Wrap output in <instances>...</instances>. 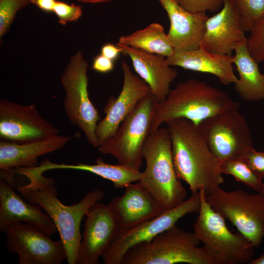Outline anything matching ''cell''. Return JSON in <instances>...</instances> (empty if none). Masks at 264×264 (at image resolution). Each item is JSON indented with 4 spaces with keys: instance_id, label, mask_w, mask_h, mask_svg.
<instances>
[{
    "instance_id": "6da1fadb",
    "label": "cell",
    "mask_w": 264,
    "mask_h": 264,
    "mask_svg": "<svg viewBox=\"0 0 264 264\" xmlns=\"http://www.w3.org/2000/svg\"><path fill=\"white\" fill-rule=\"evenodd\" d=\"M14 174L26 176L29 182L18 186V191L27 201L40 205L50 217L59 234L60 241L65 250L68 264H77L79 248L82 238L80 225L90 208L105 197L102 190L97 189L88 192L79 202L67 206L57 198L55 180L47 177L33 167L19 168Z\"/></svg>"
},
{
    "instance_id": "7a4b0ae2",
    "label": "cell",
    "mask_w": 264,
    "mask_h": 264,
    "mask_svg": "<svg viewBox=\"0 0 264 264\" xmlns=\"http://www.w3.org/2000/svg\"><path fill=\"white\" fill-rule=\"evenodd\" d=\"M167 124L176 173L189 185L192 193L204 190L207 194L223 184L219 160L210 150L198 126L183 118Z\"/></svg>"
},
{
    "instance_id": "3957f363",
    "label": "cell",
    "mask_w": 264,
    "mask_h": 264,
    "mask_svg": "<svg viewBox=\"0 0 264 264\" xmlns=\"http://www.w3.org/2000/svg\"><path fill=\"white\" fill-rule=\"evenodd\" d=\"M240 104L226 91L204 81L191 78L177 84L165 99L158 103L150 132L163 123L185 118L198 126L202 120L225 111L239 109Z\"/></svg>"
},
{
    "instance_id": "277c9868",
    "label": "cell",
    "mask_w": 264,
    "mask_h": 264,
    "mask_svg": "<svg viewBox=\"0 0 264 264\" xmlns=\"http://www.w3.org/2000/svg\"><path fill=\"white\" fill-rule=\"evenodd\" d=\"M146 162L139 181L165 211L184 201L187 191L176 173L167 128L150 132L142 149Z\"/></svg>"
},
{
    "instance_id": "5b68a950",
    "label": "cell",
    "mask_w": 264,
    "mask_h": 264,
    "mask_svg": "<svg viewBox=\"0 0 264 264\" xmlns=\"http://www.w3.org/2000/svg\"><path fill=\"white\" fill-rule=\"evenodd\" d=\"M200 206L193 232L214 264H244L255 256L254 247L240 233L228 228L225 219L207 201L199 191Z\"/></svg>"
},
{
    "instance_id": "8992f818",
    "label": "cell",
    "mask_w": 264,
    "mask_h": 264,
    "mask_svg": "<svg viewBox=\"0 0 264 264\" xmlns=\"http://www.w3.org/2000/svg\"><path fill=\"white\" fill-rule=\"evenodd\" d=\"M194 232L176 224L152 240L136 244L124 255L121 264H214Z\"/></svg>"
},
{
    "instance_id": "52a82bcc",
    "label": "cell",
    "mask_w": 264,
    "mask_h": 264,
    "mask_svg": "<svg viewBox=\"0 0 264 264\" xmlns=\"http://www.w3.org/2000/svg\"><path fill=\"white\" fill-rule=\"evenodd\" d=\"M158 103L151 91L123 121L115 133L99 145V152L112 155L119 164L140 171L143 159V147L150 133Z\"/></svg>"
},
{
    "instance_id": "ba28073f",
    "label": "cell",
    "mask_w": 264,
    "mask_h": 264,
    "mask_svg": "<svg viewBox=\"0 0 264 264\" xmlns=\"http://www.w3.org/2000/svg\"><path fill=\"white\" fill-rule=\"evenodd\" d=\"M88 66L81 51L70 58L61 76V83L65 91L63 106L71 123L82 131L90 145L98 148L99 143L96 128L101 118L89 97Z\"/></svg>"
},
{
    "instance_id": "9c48e42d",
    "label": "cell",
    "mask_w": 264,
    "mask_h": 264,
    "mask_svg": "<svg viewBox=\"0 0 264 264\" xmlns=\"http://www.w3.org/2000/svg\"><path fill=\"white\" fill-rule=\"evenodd\" d=\"M212 208L236 227L255 248L264 238V194L242 190L226 191L218 187L205 194Z\"/></svg>"
},
{
    "instance_id": "30bf717a",
    "label": "cell",
    "mask_w": 264,
    "mask_h": 264,
    "mask_svg": "<svg viewBox=\"0 0 264 264\" xmlns=\"http://www.w3.org/2000/svg\"><path fill=\"white\" fill-rule=\"evenodd\" d=\"M200 206L199 191L176 206L165 210L159 216L131 229H118L101 258L104 264H121L125 254L139 243L149 242L176 224L188 214L198 212Z\"/></svg>"
},
{
    "instance_id": "8fae6325",
    "label": "cell",
    "mask_w": 264,
    "mask_h": 264,
    "mask_svg": "<svg viewBox=\"0 0 264 264\" xmlns=\"http://www.w3.org/2000/svg\"><path fill=\"white\" fill-rule=\"evenodd\" d=\"M198 127L210 150L219 161L239 156L245 149L254 147L247 123L238 109L208 117Z\"/></svg>"
},
{
    "instance_id": "7c38bea8",
    "label": "cell",
    "mask_w": 264,
    "mask_h": 264,
    "mask_svg": "<svg viewBox=\"0 0 264 264\" xmlns=\"http://www.w3.org/2000/svg\"><path fill=\"white\" fill-rule=\"evenodd\" d=\"M3 232L7 249L19 256V264H61L66 259L61 241L52 240L26 223L14 222Z\"/></svg>"
},
{
    "instance_id": "4fadbf2b",
    "label": "cell",
    "mask_w": 264,
    "mask_h": 264,
    "mask_svg": "<svg viewBox=\"0 0 264 264\" xmlns=\"http://www.w3.org/2000/svg\"><path fill=\"white\" fill-rule=\"evenodd\" d=\"M58 133V130L40 114L34 104L0 100V140L26 143L44 140Z\"/></svg>"
},
{
    "instance_id": "5bb4252c",
    "label": "cell",
    "mask_w": 264,
    "mask_h": 264,
    "mask_svg": "<svg viewBox=\"0 0 264 264\" xmlns=\"http://www.w3.org/2000/svg\"><path fill=\"white\" fill-rule=\"evenodd\" d=\"M121 67L124 77L122 90L117 98L111 97L108 100L103 109L106 115L96 126V134L99 145L115 133L123 121L151 91L147 83L133 73L123 60Z\"/></svg>"
},
{
    "instance_id": "9a60e30c",
    "label": "cell",
    "mask_w": 264,
    "mask_h": 264,
    "mask_svg": "<svg viewBox=\"0 0 264 264\" xmlns=\"http://www.w3.org/2000/svg\"><path fill=\"white\" fill-rule=\"evenodd\" d=\"M77 264H99L118 230L107 205L98 201L86 215Z\"/></svg>"
},
{
    "instance_id": "2e32d148",
    "label": "cell",
    "mask_w": 264,
    "mask_h": 264,
    "mask_svg": "<svg viewBox=\"0 0 264 264\" xmlns=\"http://www.w3.org/2000/svg\"><path fill=\"white\" fill-rule=\"evenodd\" d=\"M247 40L238 8L232 0H224L221 9L207 19L200 46L214 53L231 56L237 46Z\"/></svg>"
},
{
    "instance_id": "e0dca14e",
    "label": "cell",
    "mask_w": 264,
    "mask_h": 264,
    "mask_svg": "<svg viewBox=\"0 0 264 264\" xmlns=\"http://www.w3.org/2000/svg\"><path fill=\"white\" fill-rule=\"evenodd\" d=\"M125 189L123 195L113 198L107 205L118 229H131L164 211L139 181Z\"/></svg>"
},
{
    "instance_id": "ac0fdd59",
    "label": "cell",
    "mask_w": 264,
    "mask_h": 264,
    "mask_svg": "<svg viewBox=\"0 0 264 264\" xmlns=\"http://www.w3.org/2000/svg\"><path fill=\"white\" fill-rule=\"evenodd\" d=\"M72 138L58 134L44 140L26 143L0 140V179L12 184L15 169L38 166L40 156L62 149Z\"/></svg>"
},
{
    "instance_id": "d6986e66",
    "label": "cell",
    "mask_w": 264,
    "mask_h": 264,
    "mask_svg": "<svg viewBox=\"0 0 264 264\" xmlns=\"http://www.w3.org/2000/svg\"><path fill=\"white\" fill-rule=\"evenodd\" d=\"M42 209L38 204L26 202L16 193L13 185L0 179V232L11 223L22 222L51 237L58 232L57 229L50 217Z\"/></svg>"
},
{
    "instance_id": "ffe728a7",
    "label": "cell",
    "mask_w": 264,
    "mask_h": 264,
    "mask_svg": "<svg viewBox=\"0 0 264 264\" xmlns=\"http://www.w3.org/2000/svg\"><path fill=\"white\" fill-rule=\"evenodd\" d=\"M167 13L170 27L168 38L175 51H187L200 46L208 17L205 13H192L176 0H158Z\"/></svg>"
},
{
    "instance_id": "44dd1931",
    "label": "cell",
    "mask_w": 264,
    "mask_h": 264,
    "mask_svg": "<svg viewBox=\"0 0 264 264\" xmlns=\"http://www.w3.org/2000/svg\"><path fill=\"white\" fill-rule=\"evenodd\" d=\"M122 53L131 60L135 71L150 88L158 103L163 101L176 78L178 71L172 67L166 57L119 43Z\"/></svg>"
},
{
    "instance_id": "7402d4cb",
    "label": "cell",
    "mask_w": 264,
    "mask_h": 264,
    "mask_svg": "<svg viewBox=\"0 0 264 264\" xmlns=\"http://www.w3.org/2000/svg\"><path fill=\"white\" fill-rule=\"evenodd\" d=\"M166 59L172 66L211 74L225 85L235 84L238 80L234 71L231 56L214 53L201 46L191 50L175 51Z\"/></svg>"
},
{
    "instance_id": "603a6c76",
    "label": "cell",
    "mask_w": 264,
    "mask_h": 264,
    "mask_svg": "<svg viewBox=\"0 0 264 264\" xmlns=\"http://www.w3.org/2000/svg\"><path fill=\"white\" fill-rule=\"evenodd\" d=\"M232 62L239 75L235 89L243 100L257 102L264 100V74L259 65L250 55L247 43L242 44L234 50Z\"/></svg>"
},
{
    "instance_id": "cb8c5ba5",
    "label": "cell",
    "mask_w": 264,
    "mask_h": 264,
    "mask_svg": "<svg viewBox=\"0 0 264 264\" xmlns=\"http://www.w3.org/2000/svg\"><path fill=\"white\" fill-rule=\"evenodd\" d=\"M38 170L44 173L53 169H71L88 172L110 181L115 188H125L133 182L139 181L142 172L128 168L122 165L111 164L105 162L98 157L93 164L78 163L67 164L56 163L46 158L43 160L37 167Z\"/></svg>"
},
{
    "instance_id": "d4e9b609",
    "label": "cell",
    "mask_w": 264,
    "mask_h": 264,
    "mask_svg": "<svg viewBox=\"0 0 264 264\" xmlns=\"http://www.w3.org/2000/svg\"><path fill=\"white\" fill-rule=\"evenodd\" d=\"M118 43L166 58L175 52L163 26L156 22L129 35L121 36Z\"/></svg>"
},
{
    "instance_id": "484cf974",
    "label": "cell",
    "mask_w": 264,
    "mask_h": 264,
    "mask_svg": "<svg viewBox=\"0 0 264 264\" xmlns=\"http://www.w3.org/2000/svg\"><path fill=\"white\" fill-rule=\"evenodd\" d=\"M219 169L221 173L229 175L258 193H262L264 188L263 179L257 175L248 166L237 156L219 161Z\"/></svg>"
},
{
    "instance_id": "4316f807",
    "label": "cell",
    "mask_w": 264,
    "mask_h": 264,
    "mask_svg": "<svg viewBox=\"0 0 264 264\" xmlns=\"http://www.w3.org/2000/svg\"><path fill=\"white\" fill-rule=\"evenodd\" d=\"M241 15L244 32H250L254 23L264 16V0H232Z\"/></svg>"
},
{
    "instance_id": "83f0119b",
    "label": "cell",
    "mask_w": 264,
    "mask_h": 264,
    "mask_svg": "<svg viewBox=\"0 0 264 264\" xmlns=\"http://www.w3.org/2000/svg\"><path fill=\"white\" fill-rule=\"evenodd\" d=\"M247 40L248 50L258 63L264 62V16L256 21Z\"/></svg>"
},
{
    "instance_id": "f1b7e54d",
    "label": "cell",
    "mask_w": 264,
    "mask_h": 264,
    "mask_svg": "<svg viewBox=\"0 0 264 264\" xmlns=\"http://www.w3.org/2000/svg\"><path fill=\"white\" fill-rule=\"evenodd\" d=\"M30 0H0V37L9 30L15 15L31 4Z\"/></svg>"
},
{
    "instance_id": "f546056e",
    "label": "cell",
    "mask_w": 264,
    "mask_h": 264,
    "mask_svg": "<svg viewBox=\"0 0 264 264\" xmlns=\"http://www.w3.org/2000/svg\"><path fill=\"white\" fill-rule=\"evenodd\" d=\"M186 10L192 13H214L222 7L224 0H176Z\"/></svg>"
},
{
    "instance_id": "4dcf8cb0",
    "label": "cell",
    "mask_w": 264,
    "mask_h": 264,
    "mask_svg": "<svg viewBox=\"0 0 264 264\" xmlns=\"http://www.w3.org/2000/svg\"><path fill=\"white\" fill-rule=\"evenodd\" d=\"M53 12L57 17L59 22L65 25L68 22L78 20L82 16V10L80 5L73 3L69 4L65 2L57 0Z\"/></svg>"
},
{
    "instance_id": "1f68e13d",
    "label": "cell",
    "mask_w": 264,
    "mask_h": 264,
    "mask_svg": "<svg viewBox=\"0 0 264 264\" xmlns=\"http://www.w3.org/2000/svg\"><path fill=\"white\" fill-rule=\"evenodd\" d=\"M239 156L257 175L264 179V152L256 151L254 147H249Z\"/></svg>"
},
{
    "instance_id": "d6a6232c",
    "label": "cell",
    "mask_w": 264,
    "mask_h": 264,
    "mask_svg": "<svg viewBox=\"0 0 264 264\" xmlns=\"http://www.w3.org/2000/svg\"><path fill=\"white\" fill-rule=\"evenodd\" d=\"M114 68L113 61L102 54L96 56L93 59L91 68L95 71L105 73L111 71Z\"/></svg>"
},
{
    "instance_id": "836d02e7",
    "label": "cell",
    "mask_w": 264,
    "mask_h": 264,
    "mask_svg": "<svg viewBox=\"0 0 264 264\" xmlns=\"http://www.w3.org/2000/svg\"><path fill=\"white\" fill-rule=\"evenodd\" d=\"M121 53H122L121 48L117 44L114 45L112 44H105L101 49V54L113 61Z\"/></svg>"
},
{
    "instance_id": "e575fe53",
    "label": "cell",
    "mask_w": 264,
    "mask_h": 264,
    "mask_svg": "<svg viewBox=\"0 0 264 264\" xmlns=\"http://www.w3.org/2000/svg\"><path fill=\"white\" fill-rule=\"evenodd\" d=\"M57 1L56 0H30L31 3L46 12H53Z\"/></svg>"
},
{
    "instance_id": "d590c367",
    "label": "cell",
    "mask_w": 264,
    "mask_h": 264,
    "mask_svg": "<svg viewBox=\"0 0 264 264\" xmlns=\"http://www.w3.org/2000/svg\"><path fill=\"white\" fill-rule=\"evenodd\" d=\"M249 264H264V253L260 257L252 259L248 263Z\"/></svg>"
},
{
    "instance_id": "8d00e7d4",
    "label": "cell",
    "mask_w": 264,
    "mask_h": 264,
    "mask_svg": "<svg viewBox=\"0 0 264 264\" xmlns=\"http://www.w3.org/2000/svg\"><path fill=\"white\" fill-rule=\"evenodd\" d=\"M82 2L85 3H101V2H106L111 1V0H77Z\"/></svg>"
},
{
    "instance_id": "74e56055",
    "label": "cell",
    "mask_w": 264,
    "mask_h": 264,
    "mask_svg": "<svg viewBox=\"0 0 264 264\" xmlns=\"http://www.w3.org/2000/svg\"><path fill=\"white\" fill-rule=\"evenodd\" d=\"M262 193H263V194H264V188L263 191V192H262Z\"/></svg>"
},
{
    "instance_id": "f35d334b",
    "label": "cell",
    "mask_w": 264,
    "mask_h": 264,
    "mask_svg": "<svg viewBox=\"0 0 264 264\" xmlns=\"http://www.w3.org/2000/svg\"></svg>"
}]
</instances>
